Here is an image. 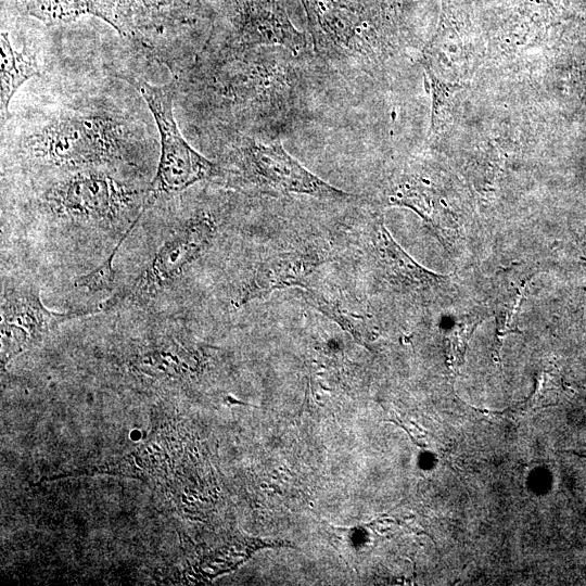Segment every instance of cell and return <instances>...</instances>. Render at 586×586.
<instances>
[{"instance_id": "8", "label": "cell", "mask_w": 586, "mask_h": 586, "mask_svg": "<svg viewBox=\"0 0 586 586\" xmlns=\"http://www.w3.org/2000/svg\"><path fill=\"white\" fill-rule=\"evenodd\" d=\"M137 89L153 116L160 138V153L150 180L146 208L161 198L182 193L206 180L219 179V165L192 148L176 123L175 81L165 85L139 81Z\"/></svg>"}, {"instance_id": "3", "label": "cell", "mask_w": 586, "mask_h": 586, "mask_svg": "<svg viewBox=\"0 0 586 586\" xmlns=\"http://www.w3.org/2000/svg\"><path fill=\"white\" fill-rule=\"evenodd\" d=\"M28 178L21 203L31 216L62 230L112 232L115 255L146 212L150 181L131 166H98Z\"/></svg>"}, {"instance_id": "12", "label": "cell", "mask_w": 586, "mask_h": 586, "mask_svg": "<svg viewBox=\"0 0 586 586\" xmlns=\"http://www.w3.org/2000/svg\"><path fill=\"white\" fill-rule=\"evenodd\" d=\"M327 260V251L317 244L276 251L258 260L239 289L238 307L278 290L305 288L308 278Z\"/></svg>"}, {"instance_id": "7", "label": "cell", "mask_w": 586, "mask_h": 586, "mask_svg": "<svg viewBox=\"0 0 586 586\" xmlns=\"http://www.w3.org/2000/svg\"><path fill=\"white\" fill-rule=\"evenodd\" d=\"M100 18L138 42L176 75L187 66L180 30L198 22L207 0H99Z\"/></svg>"}, {"instance_id": "10", "label": "cell", "mask_w": 586, "mask_h": 586, "mask_svg": "<svg viewBox=\"0 0 586 586\" xmlns=\"http://www.w3.org/2000/svg\"><path fill=\"white\" fill-rule=\"evenodd\" d=\"M199 52L222 53L259 47L282 48L295 58L308 50L306 36L278 0H233Z\"/></svg>"}, {"instance_id": "4", "label": "cell", "mask_w": 586, "mask_h": 586, "mask_svg": "<svg viewBox=\"0 0 586 586\" xmlns=\"http://www.w3.org/2000/svg\"><path fill=\"white\" fill-rule=\"evenodd\" d=\"M313 49L343 76L374 77L406 46L408 0H301Z\"/></svg>"}, {"instance_id": "13", "label": "cell", "mask_w": 586, "mask_h": 586, "mask_svg": "<svg viewBox=\"0 0 586 586\" xmlns=\"http://www.w3.org/2000/svg\"><path fill=\"white\" fill-rule=\"evenodd\" d=\"M373 254L380 271L396 289L421 292L444 282L441 277L412 259L392 238L382 220H374L372 228Z\"/></svg>"}, {"instance_id": "11", "label": "cell", "mask_w": 586, "mask_h": 586, "mask_svg": "<svg viewBox=\"0 0 586 586\" xmlns=\"http://www.w3.org/2000/svg\"><path fill=\"white\" fill-rule=\"evenodd\" d=\"M101 305L58 313L48 309L31 281L3 284L0 303L2 364L39 342L65 321L101 313Z\"/></svg>"}, {"instance_id": "17", "label": "cell", "mask_w": 586, "mask_h": 586, "mask_svg": "<svg viewBox=\"0 0 586 586\" xmlns=\"http://www.w3.org/2000/svg\"><path fill=\"white\" fill-rule=\"evenodd\" d=\"M574 454L581 456V457H585L586 458V451H582V453H578L576 450H573Z\"/></svg>"}, {"instance_id": "1", "label": "cell", "mask_w": 586, "mask_h": 586, "mask_svg": "<svg viewBox=\"0 0 586 586\" xmlns=\"http://www.w3.org/2000/svg\"><path fill=\"white\" fill-rule=\"evenodd\" d=\"M141 99L112 77L53 88L10 113L1 126L2 161L26 177L98 166L143 170L156 141Z\"/></svg>"}, {"instance_id": "16", "label": "cell", "mask_w": 586, "mask_h": 586, "mask_svg": "<svg viewBox=\"0 0 586 586\" xmlns=\"http://www.w3.org/2000/svg\"><path fill=\"white\" fill-rule=\"evenodd\" d=\"M303 298L314 308L323 314L327 318L333 320L343 330L349 333L353 339L364 345L366 336L364 334V319L353 313H349L337 302L327 297L323 293L308 288L300 289Z\"/></svg>"}, {"instance_id": "6", "label": "cell", "mask_w": 586, "mask_h": 586, "mask_svg": "<svg viewBox=\"0 0 586 586\" xmlns=\"http://www.w3.org/2000/svg\"><path fill=\"white\" fill-rule=\"evenodd\" d=\"M218 227L216 215L208 208L194 209L178 220L136 276L101 303L103 311L151 305L209 249Z\"/></svg>"}, {"instance_id": "9", "label": "cell", "mask_w": 586, "mask_h": 586, "mask_svg": "<svg viewBox=\"0 0 586 586\" xmlns=\"http://www.w3.org/2000/svg\"><path fill=\"white\" fill-rule=\"evenodd\" d=\"M479 55L480 47L464 10L454 0H443L438 26L420 55L432 97V131L448 99L467 86Z\"/></svg>"}, {"instance_id": "14", "label": "cell", "mask_w": 586, "mask_h": 586, "mask_svg": "<svg viewBox=\"0 0 586 586\" xmlns=\"http://www.w3.org/2000/svg\"><path fill=\"white\" fill-rule=\"evenodd\" d=\"M0 46V116L3 126L9 119L10 105L18 89L29 79L42 75L38 56L31 48L24 44L22 49H16L3 25Z\"/></svg>"}, {"instance_id": "2", "label": "cell", "mask_w": 586, "mask_h": 586, "mask_svg": "<svg viewBox=\"0 0 586 586\" xmlns=\"http://www.w3.org/2000/svg\"><path fill=\"white\" fill-rule=\"evenodd\" d=\"M269 49L199 52L173 76L176 100L215 130L253 135L265 123H284L298 104V77L293 63Z\"/></svg>"}, {"instance_id": "5", "label": "cell", "mask_w": 586, "mask_h": 586, "mask_svg": "<svg viewBox=\"0 0 586 586\" xmlns=\"http://www.w3.org/2000/svg\"><path fill=\"white\" fill-rule=\"evenodd\" d=\"M221 182L231 188L271 195H308L331 202H355L343 191L304 167L278 138L264 139L238 131L215 130Z\"/></svg>"}, {"instance_id": "15", "label": "cell", "mask_w": 586, "mask_h": 586, "mask_svg": "<svg viewBox=\"0 0 586 586\" xmlns=\"http://www.w3.org/2000/svg\"><path fill=\"white\" fill-rule=\"evenodd\" d=\"M22 10L48 26L73 22L85 15L100 18L99 0H20Z\"/></svg>"}]
</instances>
